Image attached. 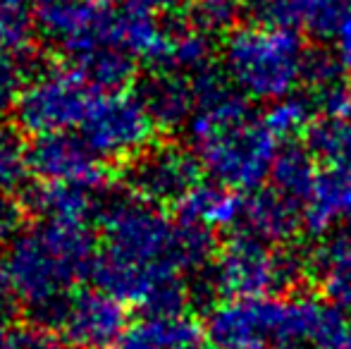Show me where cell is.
Listing matches in <instances>:
<instances>
[{
    "mask_svg": "<svg viewBox=\"0 0 351 349\" xmlns=\"http://www.w3.org/2000/svg\"><path fill=\"white\" fill-rule=\"evenodd\" d=\"M96 218L98 287L143 313L186 309V278L206 275L217 256L213 232L172 220L132 191L103 201Z\"/></svg>",
    "mask_w": 351,
    "mask_h": 349,
    "instance_id": "6da1fadb",
    "label": "cell"
},
{
    "mask_svg": "<svg viewBox=\"0 0 351 349\" xmlns=\"http://www.w3.org/2000/svg\"><path fill=\"white\" fill-rule=\"evenodd\" d=\"M98 237L86 223L34 220L5 242L0 275L8 294L51 326L65 302L93 275Z\"/></svg>",
    "mask_w": 351,
    "mask_h": 349,
    "instance_id": "7a4b0ae2",
    "label": "cell"
},
{
    "mask_svg": "<svg viewBox=\"0 0 351 349\" xmlns=\"http://www.w3.org/2000/svg\"><path fill=\"white\" fill-rule=\"evenodd\" d=\"M186 136L213 182L249 194L263 186L282 149L265 117L215 70L204 77V98L186 125Z\"/></svg>",
    "mask_w": 351,
    "mask_h": 349,
    "instance_id": "3957f363",
    "label": "cell"
},
{
    "mask_svg": "<svg viewBox=\"0 0 351 349\" xmlns=\"http://www.w3.org/2000/svg\"><path fill=\"white\" fill-rule=\"evenodd\" d=\"M349 318L325 299L258 297L222 299L206 316L210 349H275L328 342Z\"/></svg>",
    "mask_w": 351,
    "mask_h": 349,
    "instance_id": "277c9868",
    "label": "cell"
},
{
    "mask_svg": "<svg viewBox=\"0 0 351 349\" xmlns=\"http://www.w3.org/2000/svg\"><path fill=\"white\" fill-rule=\"evenodd\" d=\"M306 58L299 32L258 22L239 24L222 41L225 80L249 101L278 103L291 96L304 82Z\"/></svg>",
    "mask_w": 351,
    "mask_h": 349,
    "instance_id": "5b68a950",
    "label": "cell"
},
{
    "mask_svg": "<svg viewBox=\"0 0 351 349\" xmlns=\"http://www.w3.org/2000/svg\"><path fill=\"white\" fill-rule=\"evenodd\" d=\"M301 270H306V258L280 252L273 244L239 230L230 234L217 252L210 268V285L213 292L225 299L273 297L289 287Z\"/></svg>",
    "mask_w": 351,
    "mask_h": 349,
    "instance_id": "8992f818",
    "label": "cell"
},
{
    "mask_svg": "<svg viewBox=\"0 0 351 349\" xmlns=\"http://www.w3.org/2000/svg\"><path fill=\"white\" fill-rule=\"evenodd\" d=\"M160 130L141 91H96L77 134L103 160H132L153 146Z\"/></svg>",
    "mask_w": 351,
    "mask_h": 349,
    "instance_id": "52a82bcc",
    "label": "cell"
},
{
    "mask_svg": "<svg viewBox=\"0 0 351 349\" xmlns=\"http://www.w3.org/2000/svg\"><path fill=\"white\" fill-rule=\"evenodd\" d=\"M98 88L72 65H56L32 75L17 103V125L36 136L77 132Z\"/></svg>",
    "mask_w": 351,
    "mask_h": 349,
    "instance_id": "ba28073f",
    "label": "cell"
},
{
    "mask_svg": "<svg viewBox=\"0 0 351 349\" xmlns=\"http://www.w3.org/2000/svg\"><path fill=\"white\" fill-rule=\"evenodd\" d=\"M34 24L51 46L67 56L70 65L103 48H115L110 14L101 0H36Z\"/></svg>",
    "mask_w": 351,
    "mask_h": 349,
    "instance_id": "9c48e42d",
    "label": "cell"
},
{
    "mask_svg": "<svg viewBox=\"0 0 351 349\" xmlns=\"http://www.w3.org/2000/svg\"><path fill=\"white\" fill-rule=\"evenodd\" d=\"M201 163L180 144H153L127 168V191L156 206L180 204L199 184Z\"/></svg>",
    "mask_w": 351,
    "mask_h": 349,
    "instance_id": "30bf717a",
    "label": "cell"
},
{
    "mask_svg": "<svg viewBox=\"0 0 351 349\" xmlns=\"http://www.w3.org/2000/svg\"><path fill=\"white\" fill-rule=\"evenodd\" d=\"M56 335L74 349L117 347L130 328L127 309L112 294L96 289H79L65 302L51 323Z\"/></svg>",
    "mask_w": 351,
    "mask_h": 349,
    "instance_id": "8fae6325",
    "label": "cell"
},
{
    "mask_svg": "<svg viewBox=\"0 0 351 349\" xmlns=\"http://www.w3.org/2000/svg\"><path fill=\"white\" fill-rule=\"evenodd\" d=\"M32 175L46 184H67L98 191L106 180V163L79 134L36 136L29 146Z\"/></svg>",
    "mask_w": 351,
    "mask_h": 349,
    "instance_id": "7c38bea8",
    "label": "cell"
},
{
    "mask_svg": "<svg viewBox=\"0 0 351 349\" xmlns=\"http://www.w3.org/2000/svg\"><path fill=\"white\" fill-rule=\"evenodd\" d=\"M251 22L335 38L351 14V0H246Z\"/></svg>",
    "mask_w": 351,
    "mask_h": 349,
    "instance_id": "4fadbf2b",
    "label": "cell"
},
{
    "mask_svg": "<svg viewBox=\"0 0 351 349\" xmlns=\"http://www.w3.org/2000/svg\"><path fill=\"white\" fill-rule=\"evenodd\" d=\"M206 326L186 309L146 311L130 323L115 349H206Z\"/></svg>",
    "mask_w": 351,
    "mask_h": 349,
    "instance_id": "5bb4252c",
    "label": "cell"
},
{
    "mask_svg": "<svg viewBox=\"0 0 351 349\" xmlns=\"http://www.w3.org/2000/svg\"><path fill=\"white\" fill-rule=\"evenodd\" d=\"M204 75L189 77L177 72H153L141 88V96L160 130H186L204 98Z\"/></svg>",
    "mask_w": 351,
    "mask_h": 349,
    "instance_id": "9a60e30c",
    "label": "cell"
},
{
    "mask_svg": "<svg viewBox=\"0 0 351 349\" xmlns=\"http://www.w3.org/2000/svg\"><path fill=\"white\" fill-rule=\"evenodd\" d=\"M306 273L320 289V299L339 311H351V230L323 237L306 254Z\"/></svg>",
    "mask_w": 351,
    "mask_h": 349,
    "instance_id": "2e32d148",
    "label": "cell"
},
{
    "mask_svg": "<svg viewBox=\"0 0 351 349\" xmlns=\"http://www.w3.org/2000/svg\"><path fill=\"white\" fill-rule=\"evenodd\" d=\"M304 225V213L296 201L280 194L278 189H256L244 196V210H241V228L244 232L254 234L256 239L273 244H287L296 237Z\"/></svg>",
    "mask_w": 351,
    "mask_h": 349,
    "instance_id": "e0dca14e",
    "label": "cell"
},
{
    "mask_svg": "<svg viewBox=\"0 0 351 349\" xmlns=\"http://www.w3.org/2000/svg\"><path fill=\"white\" fill-rule=\"evenodd\" d=\"M304 228L315 237H328L337 225L351 218V173L323 168L315 177L308 199L301 206Z\"/></svg>",
    "mask_w": 351,
    "mask_h": 349,
    "instance_id": "ac0fdd59",
    "label": "cell"
},
{
    "mask_svg": "<svg viewBox=\"0 0 351 349\" xmlns=\"http://www.w3.org/2000/svg\"><path fill=\"white\" fill-rule=\"evenodd\" d=\"M213 36L194 24H167L160 51L153 58V72H177V75L199 77L213 70Z\"/></svg>",
    "mask_w": 351,
    "mask_h": 349,
    "instance_id": "d6986e66",
    "label": "cell"
},
{
    "mask_svg": "<svg viewBox=\"0 0 351 349\" xmlns=\"http://www.w3.org/2000/svg\"><path fill=\"white\" fill-rule=\"evenodd\" d=\"M241 210H244V199L237 191L210 180L199 182L177 204V213H180L177 220L215 234L217 230L241 225Z\"/></svg>",
    "mask_w": 351,
    "mask_h": 349,
    "instance_id": "ffe728a7",
    "label": "cell"
},
{
    "mask_svg": "<svg viewBox=\"0 0 351 349\" xmlns=\"http://www.w3.org/2000/svg\"><path fill=\"white\" fill-rule=\"evenodd\" d=\"M36 220H56V223H86L98 215L101 204L96 201V191L67 184H46L38 182L36 189L29 191Z\"/></svg>",
    "mask_w": 351,
    "mask_h": 349,
    "instance_id": "44dd1931",
    "label": "cell"
},
{
    "mask_svg": "<svg viewBox=\"0 0 351 349\" xmlns=\"http://www.w3.org/2000/svg\"><path fill=\"white\" fill-rule=\"evenodd\" d=\"M318 173V160L311 154L308 146L291 141V144H282L273 170H270V180H273V189H278L280 194L289 196L291 201L304 206Z\"/></svg>",
    "mask_w": 351,
    "mask_h": 349,
    "instance_id": "7402d4cb",
    "label": "cell"
},
{
    "mask_svg": "<svg viewBox=\"0 0 351 349\" xmlns=\"http://www.w3.org/2000/svg\"><path fill=\"white\" fill-rule=\"evenodd\" d=\"M306 146L325 168L351 173V120H315L306 134Z\"/></svg>",
    "mask_w": 351,
    "mask_h": 349,
    "instance_id": "603a6c76",
    "label": "cell"
},
{
    "mask_svg": "<svg viewBox=\"0 0 351 349\" xmlns=\"http://www.w3.org/2000/svg\"><path fill=\"white\" fill-rule=\"evenodd\" d=\"M313 103L311 98H304V96H291L282 98L278 103H270L268 112H265V125L270 127L275 136L280 139V144H291L301 132L308 134L311 125H313Z\"/></svg>",
    "mask_w": 351,
    "mask_h": 349,
    "instance_id": "cb8c5ba5",
    "label": "cell"
},
{
    "mask_svg": "<svg viewBox=\"0 0 351 349\" xmlns=\"http://www.w3.org/2000/svg\"><path fill=\"white\" fill-rule=\"evenodd\" d=\"M27 53L29 48L0 43V117L17 110L19 98L32 80Z\"/></svg>",
    "mask_w": 351,
    "mask_h": 349,
    "instance_id": "d4e9b609",
    "label": "cell"
},
{
    "mask_svg": "<svg viewBox=\"0 0 351 349\" xmlns=\"http://www.w3.org/2000/svg\"><path fill=\"white\" fill-rule=\"evenodd\" d=\"M32 175L29 163V146L19 139V134L10 130H0V191L12 194L24 186Z\"/></svg>",
    "mask_w": 351,
    "mask_h": 349,
    "instance_id": "484cf974",
    "label": "cell"
},
{
    "mask_svg": "<svg viewBox=\"0 0 351 349\" xmlns=\"http://www.w3.org/2000/svg\"><path fill=\"white\" fill-rule=\"evenodd\" d=\"M191 24L201 32L210 34H230L246 10V0H191Z\"/></svg>",
    "mask_w": 351,
    "mask_h": 349,
    "instance_id": "4316f807",
    "label": "cell"
},
{
    "mask_svg": "<svg viewBox=\"0 0 351 349\" xmlns=\"http://www.w3.org/2000/svg\"><path fill=\"white\" fill-rule=\"evenodd\" d=\"M36 0H0V43L29 48Z\"/></svg>",
    "mask_w": 351,
    "mask_h": 349,
    "instance_id": "83f0119b",
    "label": "cell"
},
{
    "mask_svg": "<svg viewBox=\"0 0 351 349\" xmlns=\"http://www.w3.org/2000/svg\"><path fill=\"white\" fill-rule=\"evenodd\" d=\"M308 98L323 120H351V80L344 75L318 88H311Z\"/></svg>",
    "mask_w": 351,
    "mask_h": 349,
    "instance_id": "f1b7e54d",
    "label": "cell"
},
{
    "mask_svg": "<svg viewBox=\"0 0 351 349\" xmlns=\"http://www.w3.org/2000/svg\"><path fill=\"white\" fill-rule=\"evenodd\" d=\"M0 349H62V340L43 323L10 328L0 342Z\"/></svg>",
    "mask_w": 351,
    "mask_h": 349,
    "instance_id": "f546056e",
    "label": "cell"
},
{
    "mask_svg": "<svg viewBox=\"0 0 351 349\" xmlns=\"http://www.w3.org/2000/svg\"><path fill=\"white\" fill-rule=\"evenodd\" d=\"M344 75V67L339 65L337 56L330 51H308L306 58V70H304V82L308 88H318L328 82L337 80Z\"/></svg>",
    "mask_w": 351,
    "mask_h": 349,
    "instance_id": "4dcf8cb0",
    "label": "cell"
},
{
    "mask_svg": "<svg viewBox=\"0 0 351 349\" xmlns=\"http://www.w3.org/2000/svg\"><path fill=\"white\" fill-rule=\"evenodd\" d=\"M19 230V208L14 199L5 191H0V242H8Z\"/></svg>",
    "mask_w": 351,
    "mask_h": 349,
    "instance_id": "1f68e13d",
    "label": "cell"
},
{
    "mask_svg": "<svg viewBox=\"0 0 351 349\" xmlns=\"http://www.w3.org/2000/svg\"><path fill=\"white\" fill-rule=\"evenodd\" d=\"M335 56H337L339 65L344 67V72L351 75V14L335 34Z\"/></svg>",
    "mask_w": 351,
    "mask_h": 349,
    "instance_id": "d6a6232c",
    "label": "cell"
},
{
    "mask_svg": "<svg viewBox=\"0 0 351 349\" xmlns=\"http://www.w3.org/2000/svg\"><path fill=\"white\" fill-rule=\"evenodd\" d=\"M103 8L112 12H141V10H156L153 0H101Z\"/></svg>",
    "mask_w": 351,
    "mask_h": 349,
    "instance_id": "836d02e7",
    "label": "cell"
},
{
    "mask_svg": "<svg viewBox=\"0 0 351 349\" xmlns=\"http://www.w3.org/2000/svg\"><path fill=\"white\" fill-rule=\"evenodd\" d=\"M318 349H351V321L344 323L328 342H323Z\"/></svg>",
    "mask_w": 351,
    "mask_h": 349,
    "instance_id": "e575fe53",
    "label": "cell"
},
{
    "mask_svg": "<svg viewBox=\"0 0 351 349\" xmlns=\"http://www.w3.org/2000/svg\"><path fill=\"white\" fill-rule=\"evenodd\" d=\"M8 289H5L3 285V275H0V342H3V337L8 335V330L12 326H10V311H8Z\"/></svg>",
    "mask_w": 351,
    "mask_h": 349,
    "instance_id": "d590c367",
    "label": "cell"
},
{
    "mask_svg": "<svg viewBox=\"0 0 351 349\" xmlns=\"http://www.w3.org/2000/svg\"><path fill=\"white\" fill-rule=\"evenodd\" d=\"M156 8H167V10H175V8H182V5H189L191 0H153Z\"/></svg>",
    "mask_w": 351,
    "mask_h": 349,
    "instance_id": "8d00e7d4",
    "label": "cell"
},
{
    "mask_svg": "<svg viewBox=\"0 0 351 349\" xmlns=\"http://www.w3.org/2000/svg\"><path fill=\"white\" fill-rule=\"evenodd\" d=\"M275 349H291V347H275Z\"/></svg>",
    "mask_w": 351,
    "mask_h": 349,
    "instance_id": "74e56055",
    "label": "cell"
}]
</instances>
